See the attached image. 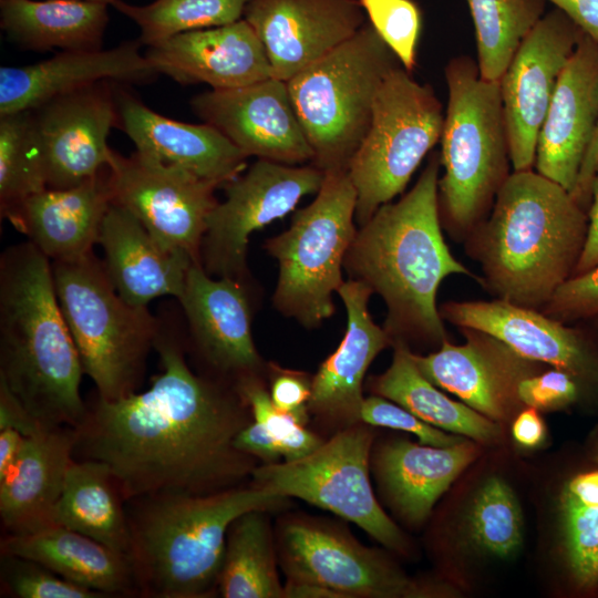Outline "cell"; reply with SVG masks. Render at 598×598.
<instances>
[{
	"instance_id": "1",
	"label": "cell",
	"mask_w": 598,
	"mask_h": 598,
	"mask_svg": "<svg viewBox=\"0 0 598 598\" xmlns=\"http://www.w3.org/2000/svg\"><path fill=\"white\" fill-rule=\"evenodd\" d=\"M161 372L142 392L97 396L75 429L74 457L103 462L125 501L241 486L257 466L235 439L252 421L235 386L193 372L172 328L154 343Z\"/></svg>"
},
{
	"instance_id": "2",
	"label": "cell",
	"mask_w": 598,
	"mask_h": 598,
	"mask_svg": "<svg viewBox=\"0 0 598 598\" xmlns=\"http://www.w3.org/2000/svg\"><path fill=\"white\" fill-rule=\"evenodd\" d=\"M441 158L434 152L413 188L400 200L382 205L357 230L344 267L382 297L384 329L394 340L419 339L440 347L446 331L436 293L451 275H474L450 251L439 208Z\"/></svg>"
},
{
	"instance_id": "3",
	"label": "cell",
	"mask_w": 598,
	"mask_h": 598,
	"mask_svg": "<svg viewBox=\"0 0 598 598\" xmlns=\"http://www.w3.org/2000/svg\"><path fill=\"white\" fill-rule=\"evenodd\" d=\"M587 228V210L563 186L532 169L513 171L465 250L480 262L487 291L540 310L573 276Z\"/></svg>"
},
{
	"instance_id": "4",
	"label": "cell",
	"mask_w": 598,
	"mask_h": 598,
	"mask_svg": "<svg viewBox=\"0 0 598 598\" xmlns=\"http://www.w3.org/2000/svg\"><path fill=\"white\" fill-rule=\"evenodd\" d=\"M83 374L50 259L28 240L9 246L0 256V381L41 424L76 429L87 412Z\"/></svg>"
},
{
	"instance_id": "5",
	"label": "cell",
	"mask_w": 598,
	"mask_h": 598,
	"mask_svg": "<svg viewBox=\"0 0 598 598\" xmlns=\"http://www.w3.org/2000/svg\"><path fill=\"white\" fill-rule=\"evenodd\" d=\"M132 501L130 557L137 587L154 597L202 598L217 591L231 523L249 511L269 512L287 498L251 484Z\"/></svg>"
},
{
	"instance_id": "6",
	"label": "cell",
	"mask_w": 598,
	"mask_h": 598,
	"mask_svg": "<svg viewBox=\"0 0 598 598\" xmlns=\"http://www.w3.org/2000/svg\"><path fill=\"white\" fill-rule=\"evenodd\" d=\"M445 79L440 218L453 239L465 241L487 217L511 174L509 144L499 81L484 80L467 56L452 59Z\"/></svg>"
},
{
	"instance_id": "7",
	"label": "cell",
	"mask_w": 598,
	"mask_h": 598,
	"mask_svg": "<svg viewBox=\"0 0 598 598\" xmlns=\"http://www.w3.org/2000/svg\"><path fill=\"white\" fill-rule=\"evenodd\" d=\"M51 264L61 311L97 396L115 401L136 392L159 319L117 293L93 251Z\"/></svg>"
},
{
	"instance_id": "8",
	"label": "cell",
	"mask_w": 598,
	"mask_h": 598,
	"mask_svg": "<svg viewBox=\"0 0 598 598\" xmlns=\"http://www.w3.org/2000/svg\"><path fill=\"white\" fill-rule=\"evenodd\" d=\"M402 65L370 23L287 81L312 165L347 171L372 118L378 91Z\"/></svg>"
},
{
	"instance_id": "9",
	"label": "cell",
	"mask_w": 598,
	"mask_h": 598,
	"mask_svg": "<svg viewBox=\"0 0 598 598\" xmlns=\"http://www.w3.org/2000/svg\"><path fill=\"white\" fill-rule=\"evenodd\" d=\"M357 192L347 171L324 173L315 200L295 213L289 228L265 247L279 265L276 307L306 327L334 312L342 264L355 237Z\"/></svg>"
},
{
	"instance_id": "10",
	"label": "cell",
	"mask_w": 598,
	"mask_h": 598,
	"mask_svg": "<svg viewBox=\"0 0 598 598\" xmlns=\"http://www.w3.org/2000/svg\"><path fill=\"white\" fill-rule=\"evenodd\" d=\"M443 123L442 105L430 85L416 82L402 65L386 75L369 130L347 169L357 192L358 224L403 192L441 140Z\"/></svg>"
},
{
	"instance_id": "11",
	"label": "cell",
	"mask_w": 598,
	"mask_h": 598,
	"mask_svg": "<svg viewBox=\"0 0 598 598\" xmlns=\"http://www.w3.org/2000/svg\"><path fill=\"white\" fill-rule=\"evenodd\" d=\"M374 431L363 422L337 431L308 455L256 466L252 484L297 497L355 524L384 547L404 553L406 540L380 506L369 470Z\"/></svg>"
},
{
	"instance_id": "12",
	"label": "cell",
	"mask_w": 598,
	"mask_h": 598,
	"mask_svg": "<svg viewBox=\"0 0 598 598\" xmlns=\"http://www.w3.org/2000/svg\"><path fill=\"white\" fill-rule=\"evenodd\" d=\"M287 580L310 581L343 598L430 597L439 591L409 578L384 553L358 542L341 524L290 515L275 534Z\"/></svg>"
},
{
	"instance_id": "13",
	"label": "cell",
	"mask_w": 598,
	"mask_h": 598,
	"mask_svg": "<svg viewBox=\"0 0 598 598\" xmlns=\"http://www.w3.org/2000/svg\"><path fill=\"white\" fill-rule=\"evenodd\" d=\"M324 172L258 158L227 183L225 199L210 212L200 244V264L210 276L241 280L250 234L290 213L318 193Z\"/></svg>"
},
{
	"instance_id": "14",
	"label": "cell",
	"mask_w": 598,
	"mask_h": 598,
	"mask_svg": "<svg viewBox=\"0 0 598 598\" xmlns=\"http://www.w3.org/2000/svg\"><path fill=\"white\" fill-rule=\"evenodd\" d=\"M109 171L113 203L132 213L164 249L200 262L219 185L137 151L124 156L111 150Z\"/></svg>"
},
{
	"instance_id": "15",
	"label": "cell",
	"mask_w": 598,
	"mask_h": 598,
	"mask_svg": "<svg viewBox=\"0 0 598 598\" xmlns=\"http://www.w3.org/2000/svg\"><path fill=\"white\" fill-rule=\"evenodd\" d=\"M116 82H100L28 110L45 187L78 186L110 161L107 136L117 128Z\"/></svg>"
},
{
	"instance_id": "16",
	"label": "cell",
	"mask_w": 598,
	"mask_h": 598,
	"mask_svg": "<svg viewBox=\"0 0 598 598\" xmlns=\"http://www.w3.org/2000/svg\"><path fill=\"white\" fill-rule=\"evenodd\" d=\"M582 34L561 10L545 13L499 79L513 171L535 165L538 134L561 72Z\"/></svg>"
},
{
	"instance_id": "17",
	"label": "cell",
	"mask_w": 598,
	"mask_h": 598,
	"mask_svg": "<svg viewBox=\"0 0 598 598\" xmlns=\"http://www.w3.org/2000/svg\"><path fill=\"white\" fill-rule=\"evenodd\" d=\"M190 107L247 157L289 165L312 161L286 81L269 78L237 89L210 90L194 96Z\"/></svg>"
},
{
	"instance_id": "18",
	"label": "cell",
	"mask_w": 598,
	"mask_h": 598,
	"mask_svg": "<svg viewBox=\"0 0 598 598\" xmlns=\"http://www.w3.org/2000/svg\"><path fill=\"white\" fill-rule=\"evenodd\" d=\"M463 344L447 340L439 350L412 359L436 386L456 395L481 414L503 421L523 403L518 384L540 372L539 362L526 359L499 339L481 330L460 328Z\"/></svg>"
},
{
	"instance_id": "19",
	"label": "cell",
	"mask_w": 598,
	"mask_h": 598,
	"mask_svg": "<svg viewBox=\"0 0 598 598\" xmlns=\"http://www.w3.org/2000/svg\"><path fill=\"white\" fill-rule=\"evenodd\" d=\"M443 320L458 328L484 331L519 355L571 374L580 386L598 388V349L580 329L568 327L540 310L512 302L448 301Z\"/></svg>"
},
{
	"instance_id": "20",
	"label": "cell",
	"mask_w": 598,
	"mask_h": 598,
	"mask_svg": "<svg viewBox=\"0 0 598 598\" xmlns=\"http://www.w3.org/2000/svg\"><path fill=\"white\" fill-rule=\"evenodd\" d=\"M244 19L286 82L365 24L359 0H249Z\"/></svg>"
},
{
	"instance_id": "21",
	"label": "cell",
	"mask_w": 598,
	"mask_h": 598,
	"mask_svg": "<svg viewBox=\"0 0 598 598\" xmlns=\"http://www.w3.org/2000/svg\"><path fill=\"white\" fill-rule=\"evenodd\" d=\"M240 281L214 279L200 262H194L178 298L197 353L215 372L235 383L258 375L262 368L251 336L248 298Z\"/></svg>"
},
{
	"instance_id": "22",
	"label": "cell",
	"mask_w": 598,
	"mask_h": 598,
	"mask_svg": "<svg viewBox=\"0 0 598 598\" xmlns=\"http://www.w3.org/2000/svg\"><path fill=\"white\" fill-rule=\"evenodd\" d=\"M598 124V42L582 34L538 134L536 172L573 194Z\"/></svg>"
},
{
	"instance_id": "23",
	"label": "cell",
	"mask_w": 598,
	"mask_h": 598,
	"mask_svg": "<svg viewBox=\"0 0 598 598\" xmlns=\"http://www.w3.org/2000/svg\"><path fill=\"white\" fill-rule=\"evenodd\" d=\"M138 39L112 49L60 51L38 63L0 68V116L32 110L56 96L100 83L145 84L159 75Z\"/></svg>"
},
{
	"instance_id": "24",
	"label": "cell",
	"mask_w": 598,
	"mask_h": 598,
	"mask_svg": "<svg viewBox=\"0 0 598 598\" xmlns=\"http://www.w3.org/2000/svg\"><path fill=\"white\" fill-rule=\"evenodd\" d=\"M144 55L158 74L183 85L229 90L272 78L265 48L245 19L177 34L147 47Z\"/></svg>"
},
{
	"instance_id": "25",
	"label": "cell",
	"mask_w": 598,
	"mask_h": 598,
	"mask_svg": "<svg viewBox=\"0 0 598 598\" xmlns=\"http://www.w3.org/2000/svg\"><path fill=\"white\" fill-rule=\"evenodd\" d=\"M347 310V330L337 350L311 380L309 413L336 432L361 422L362 383L374 358L393 344L389 332L372 319L368 303L372 290L363 281H343L337 290Z\"/></svg>"
},
{
	"instance_id": "26",
	"label": "cell",
	"mask_w": 598,
	"mask_h": 598,
	"mask_svg": "<svg viewBox=\"0 0 598 598\" xmlns=\"http://www.w3.org/2000/svg\"><path fill=\"white\" fill-rule=\"evenodd\" d=\"M117 128L136 151L225 186L246 168L247 156L216 127L161 115L122 83H115Z\"/></svg>"
},
{
	"instance_id": "27",
	"label": "cell",
	"mask_w": 598,
	"mask_h": 598,
	"mask_svg": "<svg viewBox=\"0 0 598 598\" xmlns=\"http://www.w3.org/2000/svg\"><path fill=\"white\" fill-rule=\"evenodd\" d=\"M113 203L109 165L93 178L65 189L45 188L1 217L52 261L92 251Z\"/></svg>"
},
{
	"instance_id": "28",
	"label": "cell",
	"mask_w": 598,
	"mask_h": 598,
	"mask_svg": "<svg viewBox=\"0 0 598 598\" xmlns=\"http://www.w3.org/2000/svg\"><path fill=\"white\" fill-rule=\"evenodd\" d=\"M97 244L117 293L136 307L164 296L178 299L190 266L199 262L164 249L132 213L115 203L103 219Z\"/></svg>"
},
{
	"instance_id": "29",
	"label": "cell",
	"mask_w": 598,
	"mask_h": 598,
	"mask_svg": "<svg viewBox=\"0 0 598 598\" xmlns=\"http://www.w3.org/2000/svg\"><path fill=\"white\" fill-rule=\"evenodd\" d=\"M76 432L44 426L24 442L13 466L0 480V517L9 535L54 525L53 513L74 460Z\"/></svg>"
},
{
	"instance_id": "30",
	"label": "cell",
	"mask_w": 598,
	"mask_h": 598,
	"mask_svg": "<svg viewBox=\"0 0 598 598\" xmlns=\"http://www.w3.org/2000/svg\"><path fill=\"white\" fill-rule=\"evenodd\" d=\"M476 455V445L467 440L447 447L395 440L373 451L371 463L392 509L408 523L419 525Z\"/></svg>"
},
{
	"instance_id": "31",
	"label": "cell",
	"mask_w": 598,
	"mask_h": 598,
	"mask_svg": "<svg viewBox=\"0 0 598 598\" xmlns=\"http://www.w3.org/2000/svg\"><path fill=\"white\" fill-rule=\"evenodd\" d=\"M1 551L38 563L102 596L127 594L138 588L128 555L63 526L51 525L22 535L7 534Z\"/></svg>"
},
{
	"instance_id": "32",
	"label": "cell",
	"mask_w": 598,
	"mask_h": 598,
	"mask_svg": "<svg viewBox=\"0 0 598 598\" xmlns=\"http://www.w3.org/2000/svg\"><path fill=\"white\" fill-rule=\"evenodd\" d=\"M107 4L79 0H0V27L22 50L103 49Z\"/></svg>"
},
{
	"instance_id": "33",
	"label": "cell",
	"mask_w": 598,
	"mask_h": 598,
	"mask_svg": "<svg viewBox=\"0 0 598 598\" xmlns=\"http://www.w3.org/2000/svg\"><path fill=\"white\" fill-rule=\"evenodd\" d=\"M123 501L120 485L106 464L74 457L54 508L53 524L130 556L132 536Z\"/></svg>"
},
{
	"instance_id": "34",
	"label": "cell",
	"mask_w": 598,
	"mask_h": 598,
	"mask_svg": "<svg viewBox=\"0 0 598 598\" xmlns=\"http://www.w3.org/2000/svg\"><path fill=\"white\" fill-rule=\"evenodd\" d=\"M390 367L371 379V390L413 413L433 426L474 441L491 443L499 437L495 421L442 393L426 379L412 359L406 342L394 340Z\"/></svg>"
},
{
	"instance_id": "35",
	"label": "cell",
	"mask_w": 598,
	"mask_h": 598,
	"mask_svg": "<svg viewBox=\"0 0 598 598\" xmlns=\"http://www.w3.org/2000/svg\"><path fill=\"white\" fill-rule=\"evenodd\" d=\"M267 511H249L229 526L217 591L224 598H282L276 538Z\"/></svg>"
},
{
	"instance_id": "36",
	"label": "cell",
	"mask_w": 598,
	"mask_h": 598,
	"mask_svg": "<svg viewBox=\"0 0 598 598\" xmlns=\"http://www.w3.org/2000/svg\"><path fill=\"white\" fill-rule=\"evenodd\" d=\"M476 34L477 66L499 81L523 40L545 14L546 0H466Z\"/></svg>"
},
{
	"instance_id": "37",
	"label": "cell",
	"mask_w": 598,
	"mask_h": 598,
	"mask_svg": "<svg viewBox=\"0 0 598 598\" xmlns=\"http://www.w3.org/2000/svg\"><path fill=\"white\" fill-rule=\"evenodd\" d=\"M249 0H155L134 6L123 0L111 4L141 31L138 40L150 47L181 33L229 24L241 19Z\"/></svg>"
},
{
	"instance_id": "38",
	"label": "cell",
	"mask_w": 598,
	"mask_h": 598,
	"mask_svg": "<svg viewBox=\"0 0 598 598\" xmlns=\"http://www.w3.org/2000/svg\"><path fill=\"white\" fill-rule=\"evenodd\" d=\"M568 568L576 584H598V470L580 473L564 486L559 502Z\"/></svg>"
},
{
	"instance_id": "39",
	"label": "cell",
	"mask_w": 598,
	"mask_h": 598,
	"mask_svg": "<svg viewBox=\"0 0 598 598\" xmlns=\"http://www.w3.org/2000/svg\"><path fill=\"white\" fill-rule=\"evenodd\" d=\"M29 111L0 116L1 216L27 197L45 189Z\"/></svg>"
},
{
	"instance_id": "40",
	"label": "cell",
	"mask_w": 598,
	"mask_h": 598,
	"mask_svg": "<svg viewBox=\"0 0 598 598\" xmlns=\"http://www.w3.org/2000/svg\"><path fill=\"white\" fill-rule=\"evenodd\" d=\"M470 535L481 549L508 557L523 539L522 512L511 486L501 477H489L475 495L468 514Z\"/></svg>"
},
{
	"instance_id": "41",
	"label": "cell",
	"mask_w": 598,
	"mask_h": 598,
	"mask_svg": "<svg viewBox=\"0 0 598 598\" xmlns=\"http://www.w3.org/2000/svg\"><path fill=\"white\" fill-rule=\"evenodd\" d=\"M370 24L411 72L422 27L421 11L412 0H359Z\"/></svg>"
},
{
	"instance_id": "42",
	"label": "cell",
	"mask_w": 598,
	"mask_h": 598,
	"mask_svg": "<svg viewBox=\"0 0 598 598\" xmlns=\"http://www.w3.org/2000/svg\"><path fill=\"white\" fill-rule=\"evenodd\" d=\"M2 578L19 598H95L102 595L69 581L32 560L2 554Z\"/></svg>"
},
{
	"instance_id": "43",
	"label": "cell",
	"mask_w": 598,
	"mask_h": 598,
	"mask_svg": "<svg viewBox=\"0 0 598 598\" xmlns=\"http://www.w3.org/2000/svg\"><path fill=\"white\" fill-rule=\"evenodd\" d=\"M361 422L371 426L409 432L414 434L421 444L436 447L452 446L465 440L456 434H446L403 406L377 394L364 398L361 408Z\"/></svg>"
},
{
	"instance_id": "44",
	"label": "cell",
	"mask_w": 598,
	"mask_h": 598,
	"mask_svg": "<svg viewBox=\"0 0 598 598\" xmlns=\"http://www.w3.org/2000/svg\"><path fill=\"white\" fill-rule=\"evenodd\" d=\"M540 311L570 323L598 317V266L563 282Z\"/></svg>"
},
{
	"instance_id": "45",
	"label": "cell",
	"mask_w": 598,
	"mask_h": 598,
	"mask_svg": "<svg viewBox=\"0 0 598 598\" xmlns=\"http://www.w3.org/2000/svg\"><path fill=\"white\" fill-rule=\"evenodd\" d=\"M579 393L578 381L568 372L557 368L527 377L518 384L520 402L538 411L564 409L573 404Z\"/></svg>"
},
{
	"instance_id": "46",
	"label": "cell",
	"mask_w": 598,
	"mask_h": 598,
	"mask_svg": "<svg viewBox=\"0 0 598 598\" xmlns=\"http://www.w3.org/2000/svg\"><path fill=\"white\" fill-rule=\"evenodd\" d=\"M311 380L301 372L276 367L269 391L277 406L295 413L306 424L309 419L308 402L311 395Z\"/></svg>"
},
{
	"instance_id": "47",
	"label": "cell",
	"mask_w": 598,
	"mask_h": 598,
	"mask_svg": "<svg viewBox=\"0 0 598 598\" xmlns=\"http://www.w3.org/2000/svg\"><path fill=\"white\" fill-rule=\"evenodd\" d=\"M235 446L264 464L280 462L279 444L275 436L259 423L251 421L243 427L235 439Z\"/></svg>"
},
{
	"instance_id": "48",
	"label": "cell",
	"mask_w": 598,
	"mask_h": 598,
	"mask_svg": "<svg viewBox=\"0 0 598 598\" xmlns=\"http://www.w3.org/2000/svg\"><path fill=\"white\" fill-rule=\"evenodd\" d=\"M0 381V430L16 429L24 436L44 427Z\"/></svg>"
},
{
	"instance_id": "49",
	"label": "cell",
	"mask_w": 598,
	"mask_h": 598,
	"mask_svg": "<svg viewBox=\"0 0 598 598\" xmlns=\"http://www.w3.org/2000/svg\"><path fill=\"white\" fill-rule=\"evenodd\" d=\"M587 215L586 241L573 276L584 274L598 266V165L591 182V199Z\"/></svg>"
},
{
	"instance_id": "50",
	"label": "cell",
	"mask_w": 598,
	"mask_h": 598,
	"mask_svg": "<svg viewBox=\"0 0 598 598\" xmlns=\"http://www.w3.org/2000/svg\"><path fill=\"white\" fill-rule=\"evenodd\" d=\"M565 12L588 37L598 42V0H546Z\"/></svg>"
},
{
	"instance_id": "51",
	"label": "cell",
	"mask_w": 598,
	"mask_h": 598,
	"mask_svg": "<svg viewBox=\"0 0 598 598\" xmlns=\"http://www.w3.org/2000/svg\"><path fill=\"white\" fill-rule=\"evenodd\" d=\"M512 434L516 443L532 448L539 446L546 436V426L538 410L527 406L513 422Z\"/></svg>"
},
{
	"instance_id": "52",
	"label": "cell",
	"mask_w": 598,
	"mask_h": 598,
	"mask_svg": "<svg viewBox=\"0 0 598 598\" xmlns=\"http://www.w3.org/2000/svg\"><path fill=\"white\" fill-rule=\"evenodd\" d=\"M598 165V124L579 171L573 197L588 210L591 199V182Z\"/></svg>"
},
{
	"instance_id": "53",
	"label": "cell",
	"mask_w": 598,
	"mask_h": 598,
	"mask_svg": "<svg viewBox=\"0 0 598 598\" xmlns=\"http://www.w3.org/2000/svg\"><path fill=\"white\" fill-rule=\"evenodd\" d=\"M24 442V435L16 429L0 430V480L13 466Z\"/></svg>"
},
{
	"instance_id": "54",
	"label": "cell",
	"mask_w": 598,
	"mask_h": 598,
	"mask_svg": "<svg viewBox=\"0 0 598 598\" xmlns=\"http://www.w3.org/2000/svg\"><path fill=\"white\" fill-rule=\"evenodd\" d=\"M282 598H343L339 592L310 581L287 580Z\"/></svg>"
},
{
	"instance_id": "55",
	"label": "cell",
	"mask_w": 598,
	"mask_h": 598,
	"mask_svg": "<svg viewBox=\"0 0 598 598\" xmlns=\"http://www.w3.org/2000/svg\"><path fill=\"white\" fill-rule=\"evenodd\" d=\"M79 1H92V2H102V3L111 4L114 0H79Z\"/></svg>"
},
{
	"instance_id": "56",
	"label": "cell",
	"mask_w": 598,
	"mask_h": 598,
	"mask_svg": "<svg viewBox=\"0 0 598 598\" xmlns=\"http://www.w3.org/2000/svg\"><path fill=\"white\" fill-rule=\"evenodd\" d=\"M595 458H596V461H597V463H598V447H597V450H596Z\"/></svg>"
},
{
	"instance_id": "57",
	"label": "cell",
	"mask_w": 598,
	"mask_h": 598,
	"mask_svg": "<svg viewBox=\"0 0 598 598\" xmlns=\"http://www.w3.org/2000/svg\"><path fill=\"white\" fill-rule=\"evenodd\" d=\"M597 319H598V317H597Z\"/></svg>"
}]
</instances>
